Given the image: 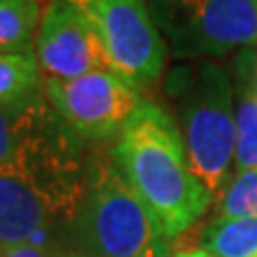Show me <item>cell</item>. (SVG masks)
Wrapping results in <instances>:
<instances>
[{
  "label": "cell",
  "mask_w": 257,
  "mask_h": 257,
  "mask_svg": "<svg viewBox=\"0 0 257 257\" xmlns=\"http://www.w3.org/2000/svg\"><path fill=\"white\" fill-rule=\"evenodd\" d=\"M111 157L165 240L189 231L214 199L191 172L174 118L157 103L146 101L140 107L116 140Z\"/></svg>",
  "instance_id": "6da1fadb"
},
{
  "label": "cell",
  "mask_w": 257,
  "mask_h": 257,
  "mask_svg": "<svg viewBox=\"0 0 257 257\" xmlns=\"http://www.w3.org/2000/svg\"><path fill=\"white\" fill-rule=\"evenodd\" d=\"M170 82L178 86L182 142L191 172L214 197H221L236 157L234 77L212 60H195L174 71Z\"/></svg>",
  "instance_id": "7a4b0ae2"
},
{
  "label": "cell",
  "mask_w": 257,
  "mask_h": 257,
  "mask_svg": "<svg viewBox=\"0 0 257 257\" xmlns=\"http://www.w3.org/2000/svg\"><path fill=\"white\" fill-rule=\"evenodd\" d=\"M77 238L90 257H148L159 253L148 208L107 152L86 159V195L75 219Z\"/></svg>",
  "instance_id": "3957f363"
},
{
  "label": "cell",
  "mask_w": 257,
  "mask_h": 257,
  "mask_svg": "<svg viewBox=\"0 0 257 257\" xmlns=\"http://www.w3.org/2000/svg\"><path fill=\"white\" fill-rule=\"evenodd\" d=\"M99 39L111 73L133 88L155 86L163 75L170 45L161 35L148 0H71Z\"/></svg>",
  "instance_id": "277c9868"
},
{
  "label": "cell",
  "mask_w": 257,
  "mask_h": 257,
  "mask_svg": "<svg viewBox=\"0 0 257 257\" xmlns=\"http://www.w3.org/2000/svg\"><path fill=\"white\" fill-rule=\"evenodd\" d=\"M150 11L178 58H219L257 43L255 0H152Z\"/></svg>",
  "instance_id": "5b68a950"
},
{
  "label": "cell",
  "mask_w": 257,
  "mask_h": 257,
  "mask_svg": "<svg viewBox=\"0 0 257 257\" xmlns=\"http://www.w3.org/2000/svg\"><path fill=\"white\" fill-rule=\"evenodd\" d=\"M43 94L79 140H118L146 103L142 90L111 71H94L75 79H43Z\"/></svg>",
  "instance_id": "8992f818"
},
{
  "label": "cell",
  "mask_w": 257,
  "mask_h": 257,
  "mask_svg": "<svg viewBox=\"0 0 257 257\" xmlns=\"http://www.w3.org/2000/svg\"><path fill=\"white\" fill-rule=\"evenodd\" d=\"M35 56L45 79H75L109 71L96 32L71 0H47L43 5Z\"/></svg>",
  "instance_id": "52a82bcc"
},
{
  "label": "cell",
  "mask_w": 257,
  "mask_h": 257,
  "mask_svg": "<svg viewBox=\"0 0 257 257\" xmlns=\"http://www.w3.org/2000/svg\"><path fill=\"white\" fill-rule=\"evenodd\" d=\"M71 221L45 193L24 176L0 170V244H32L56 225Z\"/></svg>",
  "instance_id": "ba28073f"
},
{
  "label": "cell",
  "mask_w": 257,
  "mask_h": 257,
  "mask_svg": "<svg viewBox=\"0 0 257 257\" xmlns=\"http://www.w3.org/2000/svg\"><path fill=\"white\" fill-rule=\"evenodd\" d=\"M67 126L45 94L0 103V170H9Z\"/></svg>",
  "instance_id": "9c48e42d"
},
{
  "label": "cell",
  "mask_w": 257,
  "mask_h": 257,
  "mask_svg": "<svg viewBox=\"0 0 257 257\" xmlns=\"http://www.w3.org/2000/svg\"><path fill=\"white\" fill-rule=\"evenodd\" d=\"M236 157L238 172L257 170V47H246L236 60Z\"/></svg>",
  "instance_id": "30bf717a"
},
{
  "label": "cell",
  "mask_w": 257,
  "mask_h": 257,
  "mask_svg": "<svg viewBox=\"0 0 257 257\" xmlns=\"http://www.w3.org/2000/svg\"><path fill=\"white\" fill-rule=\"evenodd\" d=\"M197 248L210 257H257V216L214 219Z\"/></svg>",
  "instance_id": "8fae6325"
},
{
  "label": "cell",
  "mask_w": 257,
  "mask_h": 257,
  "mask_svg": "<svg viewBox=\"0 0 257 257\" xmlns=\"http://www.w3.org/2000/svg\"><path fill=\"white\" fill-rule=\"evenodd\" d=\"M41 11V0H0V54L35 52Z\"/></svg>",
  "instance_id": "7c38bea8"
},
{
  "label": "cell",
  "mask_w": 257,
  "mask_h": 257,
  "mask_svg": "<svg viewBox=\"0 0 257 257\" xmlns=\"http://www.w3.org/2000/svg\"><path fill=\"white\" fill-rule=\"evenodd\" d=\"M43 79L35 52L0 54V103L41 96Z\"/></svg>",
  "instance_id": "4fadbf2b"
},
{
  "label": "cell",
  "mask_w": 257,
  "mask_h": 257,
  "mask_svg": "<svg viewBox=\"0 0 257 257\" xmlns=\"http://www.w3.org/2000/svg\"><path fill=\"white\" fill-rule=\"evenodd\" d=\"M257 216V170L238 172L221 195L219 219Z\"/></svg>",
  "instance_id": "5bb4252c"
},
{
  "label": "cell",
  "mask_w": 257,
  "mask_h": 257,
  "mask_svg": "<svg viewBox=\"0 0 257 257\" xmlns=\"http://www.w3.org/2000/svg\"><path fill=\"white\" fill-rule=\"evenodd\" d=\"M0 257H54V255H47L37 244H15V246H5Z\"/></svg>",
  "instance_id": "9a60e30c"
},
{
  "label": "cell",
  "mask_w": 257,
  "mask_h": 257,
  "mask_svg": "<svg viewBox=\"0 0 257 257\" xmlns=\"http://www.w3.org/2000/svg\"><path fill=\"white\" fill-rule=\"evenodd\" d=\"M176 257H210V255H206L204 251H199V248H191V251H182V253H178Z\"/></svg>",
  "instance_id": "2e32d148"
},
{
  "label": "cell",
  "mask_w": 257,
  "mask_h": 257,
  "mask_svg": "<svg viewBox=\"0 0 257 257\" xmlns=\"http://www.w3.org/2000/svg\"><path fill=\"white\" fill-rule=\"evenodd\" d=\"M148 257H159V253H152V255H148Z\"/></svg>",
  "instance_id": "e0dca14e"
},
{
  "label": "cell",
  "mask_w": 257,
  "mask_h": 257,
  "mask_svg": "<svg viewBox=\"0 0 257 257\" xmlns=\"http://www.w3.org/2000/svg\"><path fill=\"white\" fill-rule=\"evenodd\" d=\"M3 248H5V246H3V244H0V253H3Z\"/></svg>",
  "instance_id": "ac0fdd59"
},
{
  "label": "cell",
  "mask_w": 257,
  "mask_h": 257,
  "mask_svg": "<svg viewBox=\"0 0 257 257\" xmlns=\"http://www.w3.org/2000/svg\"><path fill=\"white\" fill-rule=\"evenodd\" d=\"M255 3H257V0H255Z\"/></svg>",
  "instance_id": "d6986e66"
}]
</instances>
